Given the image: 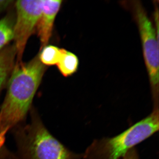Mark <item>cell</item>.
<instances>
[{"instance_id": "obj_9", "label": "cell", "mask_w": 159, "mask_h": 159, "mask_svg": "<svg viewBox=\"0 0 159 159\" xmlns=\"http://www.w3.org/2000/svg\"><path fill=\"white\" fill-rule=\"evenodd\" d=\"M65 50L54 46H46L39 54V60L44 66L57 65Z\"/></svg>"}, {"instance_id": "obj_12", "label": "cell", "mask_w": 159, "mask_h": 159, "mask_svg": "<svg viewBox=\"0 0 159 159\" xmlns=\"http://www.w3.org/2000/svg\"><path fill=\"white\" fill-rule=\"evenodd\" d=\"M122 159H140V158L138 151L134 148L129 150Z\"/></svg>"}, {"instance_id": "obj_1", "label": "cell", "mask_w": 159, "mask_h": 159, "mask_svg": "<svg viewBox=\"0 0 159 159\" xmlns=\"http://www.w3.org/2000/svg\"><path fill=\"white\" fill-rule=\"evenodd\" d=\"M45 70L39 56L28 63L16 65L0 106V129L3 132L24 123Z\"/></svg>"}, {"instance_id": "obj_8", "label": "cell", "mask_w": 159, "mask_h": 159, "mask_svg": "<svg viewBox=\"0 0 159 159\" xmlns=\"http://www.w3.org/2000/svg\"><path fill=\"white\" fill-rule=\"evenodd\" d=\"M57 65L61 74L64 77H69L77 71L79 60L75 54L65 50Z\"/></svg>"}, {"instance_id": "obj_7", "label": "cell", "mask_w": 159, "mask_h": 159, "mask_svg": "<svg viewBox=\"0 0 159 159\" xmlns=\"http://www.w3.org/2000/svg\"><path fill=\"white\" fill-rule=\"evenodd\" d=\"M16 55L15 46L8 47L0 51V90L5 84L13 69Z\"/></svg>"}, {"instance_id": "obj_2", "label": "cell", "mask_w": 159, "mask_h": 159, "mask_svg": "<svg viewBox=\"0 0 159 159\" xmlns=\"http://www.w3.org/2000/svg\"><path fill=\"white\" fill-rule=\"evenodd\" d=\"M31 121L13 129L18 159H81L82 153L66 148L46 128L37 110H30Z\"/></svg>"}, {"instance_id": "obj_10", "label": "cell", "mask_w": 159, "mask_h": 159, "mask_svg": "<svg viewBox=\"0 0 159 159\" xmlns=\"http://www.w3.org/2000/svg\"><path fill=\"white\" fill-rule=\"evenodd\" d=\"M13 39V26L8 18L0 20V49Z\"/></svg>"}, {"instance_id": "obj_3", "label": "cell", "mask_w": 159, "mask_h": 159, "mask_svg": "<svg viewBox=\"0 0 159 159\" xmlns=\"http://www.w3.org/2000/svg\"><path fill=\"white\" fill-rule=\"evenodd\" d=\"M159 108L148 116L113 137L94 140L82 153L84 159H122L136 145L159 130Z\"/></svg>"}, {"instance_id": "obj_13", "label": "cell", "mask_w": 159, "mask_h": 159, "mask_svg": "<svg viewBox=\"0 0 159 159\" xmlns=\"http://www.w3.org/2000/svg\"><path fill=\"white\" fill-rule=\"evenodd\" d=\"M12 2H13V1H7V0L1 1L0 0V11H3L4 9L7 8Z\"/></svg>"}, {"instance_id": "obj_4", "label": "cell", "mask_w": 159, "mask_h": 159, "mask_svg": "<svg viewBox=\"0 0 159 159\" xmlns=\"http://www.w3.org/2000/svg\"><path fill=\"white\" fill-rule=\"evenodd\" d=\"M133 10L142 40L143 54L148 71L153 107H159V43L158 34L142 5L133 4Z\"/></svg>"}, {"instance_id": "obj_6", "label": "cell", "mask_w": 159, "mask_h": 159, "mask_svg": "<svg viewBox=\"0 0 159 159\" xmlns=\"http://www.w3.org/2000/svg\"><path fill=\"white\" fill-rule=\"evenodd\" d=\"M61 2V1L42 0L41 13L36 27L42 47L47 45L51 38L55 17Z\"/></svg>"}, {"instance_id": "obj_11", "label": "cell", "mask_w": 159, "mask_h": 159, "mask_svg": "<svg viewBox=\"0 0 159 159\" xmlns=\"http://www.w3.org/2000/svg\"><path fill=\"white\" fill-rule=\"evenodd\" d=\"M6 134L0 129V159H18L16 155L12 153L5 145Z\"/></svg>"}, {"instance_id": "obj_5", "label": "cell", "mask_w": 159, "mask_h": 159, "mask_svg": "<svg viewBox=\"0 0 159 159\" xmlns=\"http://www.w3.org/2000/svg\"><path fill=\"white\" fill-rule=\"evenodd\" d=\"M42 0L18 1L16 3V20L13 26V39L17 57L16 64L22 62L26 43L39 19Z\"/></svg>"}]
</instances>
